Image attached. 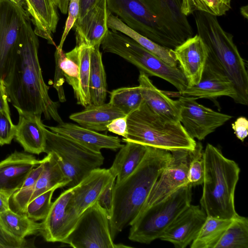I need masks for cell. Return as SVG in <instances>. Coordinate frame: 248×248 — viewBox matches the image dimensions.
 I'll return each mask as SVG.
<instances>
[{
    "mask_svg": "<svg viewBox=\"0 0 248 248\" xmlns=\"http://www.w3.org/2000/svg\"><path fill=\"white\" fill-rule=\"evenodd\" d=\"M108 13L106 0H99L82 18L77 19L74 26L76 45L91 47L100 45L108 30Z\"/></svg>",
    "mask_w": 248,
    "mask_h": 248,
    "instance_id": "cell-18",
    "label": "cell"
},
{
    "mask_svg": "<svg viewBox=\"0 0 248 248\" xmlns=\"http://www.w3.org/2000/svg\"><path fill=\"white\" fill-rule=\"evenodd\" d=\"M27 12V3L26 0H9ZM28 13V12H27Z\"/></svg>",
    "mask_w": 248,
    "mask_h": 248,
    "instance_id": "cell-51",
    "label": "cell"
},
{
    "mask_svg": "<svg viewBox=\"0 0 248 248\" xmlns=\"http://www.w3.org/2000/svg\"><path fill=\"white\" fill-rule=\"evenodd\" d=\"M116 179L109 169L98 168L93 170L75 186L69 204L80 216L87 208L95 203L110 182Z\"/></svg>",
    "mask_w": 248,
    "mask_h": 248,
    "instance_id": "cell-19",
    "label": "cell"
},
{
    "mask_svg": "<svg viewBox=\"0 0 248 248\" xmlns=\"http://www.w3.org/2000/svg\"><path fill=\"white\" fill-rule=\"evenodd\" d=\"M120 149L111 167V173L116 177L115 184L122 181L138 167L144 158L148 146L130 141Z\"/></svg>",
    "mask_w": 248,
    "mask_h": 248,
    "instance_id": "cell-27",
    "label": "cell"
},
{
    "mask_svg": "<svg viewBox=\"0 0 248 248\" xmlns=\"http://www.w3.org/2000/svg\"><path fill=\"white\" fill-rule=\"evenodd\" d=\"M116 179L112 180L103 190L97 199V202L104 208L110 217L112 201V190Z\"/></svg>",
    "mask_w": 248,
    "mask_h": 248,
    "instance_id": "cell-45",
    "label": "cell"
},
{
    "mask_svg": "<svg viewBox=\"0 0 248 248\" xmlns=\"http://www.w3.org/2000/svg\"><path fill=\"white\" fill-rule=\"evenodd\" d=\"M107 24L108 29L118 31L132 38L142 47L157 56L173 67H178V61L173 50L164 47L134 31L109 12Z\"/></svg>",
    "mask_w": 248,
    "mask_h": 248,
    "instance_id": "cell-28",
    "label": "cell"
},
{
    "mask_svg": "<svg viewBox=\"0 0 248 248\" xmlns=\"http://www.w3.org/2000/svg\"><path fill=\"white\" fill-rule=\"evenodd\" d=\"M125 115L108 102L88 106L82 111L71 114L69 118L82 127L98 132L107 131V125L113 120Z\"/></svg>",
    "mask_w": 248,
    "mask_h": 248,
    "instance_id": "cell-26",
    "label": "cell"
},
{
    "mask_svg": "<svg viewBox=\"0 0 248 248\" xmlns=\"http://www.w3.org/2000/svg\"><path fill=\"white\" fill-rule=\"evenodd\" d=\"M0 225L11 235L19 239L40 232L41 223L9 209L0 214Z\"/></svg>",
    "mask_w": 248,
    "mask_h": 248,
    "instance_id": "cell-31",
    "label": "cell"
},
{
    "mask_svg": "<svg viewBox=\"0 0 248 248\" xmlns=\"http://www.w3.org/2000/svg\"><path fill=\"white\" fill-rule=\"evenodd\" d=\"M198 98L215 99L229 96L236 100V92L231 81L207 59L200 82L187 87L180 93Z\"/></svg>",
    "mask_w": 248,
    "mask_h": 248,
    "instance_id": "cell-20",
    "label": "cell"
},
{
    "mask_svg": "<svg viewBox=\"0 0 248 248\" xmlns=\"http://www.w3.org/2000/svg\"><path fill=\"white\" fill-rule=\"evenodd\" d=\"M44 167L43 159L42 162L34 168L28 174L21 188L16 191L10 199V208L14 212L25 214L26 207L33 192L34 187Z\"/></svg>",
    "mask_w": 248,
    "mask_h": 248,
    "instance_id": "cell-36",
    "label": "cell"
},
{
    "mask_svg": "<svg viewBox=\"0 0 248 248\" xmlns=\"http://www.w3.org/2000/svg\"></svg>",
    "mask_w": 248,
    "mask_h": 248,
    "instance_id": "cell-53",
    "label": "cell"
},
{
    "mask_svg": "<svg viewBox=\"0 0 248 248\" xmlns=\"http://www.w3.org/2000/svg\"><path fill=\"white\" fill-rule=\"evenodd\" d=\"M27 12L32 17L35 33L55 45L52 34L59 21L57 7L52 0H26Z\"/></svg>",
    "mask_w": 248,
    "mask_h": 248,
    "instance_id": "cell-25",
    "label": "cell"
},
{
    "mask_svg": "<svg viewBox=\"0 0 248 248\" xmlns=\"http://www.w3.org/2000/svg\"><path fill=\"white\" fill-rule=\"evenodd\" d=\"M45 126L50 131L96 152H101L102 149L116 151L124 145L118 137L101 134L73 123L62 122L56 126Z\"/></svg>",
    "mask_w": 248,
    "mask_h": 248,
    "instance_id": "cell-21",
    "label": "cell"
},
{
    "mask_svg": "<svg viewBox=\"0 0 248 248\" xmlns=\"http://www.w3.org/2000/svg\"><path fill=\"white\" fill-rule=\"evenodd\" d=\"M101 45L105 52L118 55L147 76L157 77L167 81L179 93L188 87L187 79L180 68L169 65L121 32L108 30Z\"/></svg>",
    "mask_w": 248,
    "mask_h": 248,
    "instance_id": "cell-6",
    "label": "cell"
},
{
    "mask_svg": "<svg viewBox=\"0 0 248 248\" xmlns=\"http://www.w3.org/2000/svg\"><path fill=\"white\" fill-rule=\"evenodd\" d=\"M74 188H68L52 202L41 222L39 233L46 241L63 243L76 227L80 216L69 204Z\"/></svg>",
    "mask_w": 248,
    "mask_h": 248,
    "instance_id": "cell-13",
    "label": "cell"
},
{
    "mask_svg": "<svg viewBox=\"0 0 248 248\" xmlns=\"http://www.w3.org/2000/svg\"><path fill=\"white\" fill-rule=\"evenodd\" d=\"M8 101L3 80L0 78V111H10Z\"/></svg>",
    "mask_w": 248,
    "mask_h": 248,
    "instance_id": "cell-48",
    "label": "cell"
},
{
    "mask_svg": "<svg viewBox=\"0 0 248 248\" xmlns=\"http://www.w3.org/2000/svg\"><path fill=\"white\" fill-rule=\"evenodd\" d=\"M18 114L19 121L16 125L14 139L26 152L36 155L44 153L46 142V126L41 120V117Z\"/></svg>",
    "mask_w": 248,
    "mask_h": 248,
    "instance_id": "cell-23",
    "label": "cell"
},
{
    "mask_svg": "<svg viewBox=\"0 0 248 248\" xmlns=\"http://www.w3.org/2000/svg\"><path fill=\"white\" fill-rule=\"evenodd\" d=\"M180 68L186 78L188 87L198 84L208 58V50L202 38L192 36L174 50Z\"/></svg>",
    "mask_w": 248,
    "mask_h": 248,
    "instance_id": "cell-16",
    "label": "cell"
},
{
    "mask_svg": "<svg viewBox=\"0 0 248 248\" xmlns=\"http://www.w3.org/2000/svg\"><path fill=\"white\" fill-rule=\"evenodd\" d=\"M192 186L181 187L136 217L131 224L130 240L149 244L160 238L176 217L191 203Z\"/></svg>",
    "mask_w": 248,
    "mask_h": 248,
    "instance_id": "cell-7",
    "label": "cell"
},
{
    "mask_svg": "<svg viewBox=\"0 0 248 248\" xmlns=\"http://www.w3.org/2000/svg\"><path fill=\"white\" fill-rule=\"evenodd\" d=\"M189 151L181 149L170 151L171 154L170 161L155 181L138 215L150 206L162 201L178 189L188 185Z\"/></svg>",
    "mask_w": 248,
    "mask_h": 248,
    "instance_id": "cell-12",
    "label": "cell"
},
{
    "mask_svg": "<svg viewBox=\"0 0 248 248\" xmlns=\"http://www.w3.org/2000/svg\"><path fill=\"white\" fill-rule=\"evenodd\" d=\"M52 1L62 14L67 13L70 0H52Z\"/></svg>",
    "mask_w": 248,
    "mask_h": 248,
    "instance_id": "cell-50",
    "label": "cell"
},
{
    "mask_svg": "<svg viewBox=\"0 0 248 248\" xmlns=\"http://www.w3.org/2000/svg\"><path fill=\"white\" fill-rule=\"evenodd\" d=\"M79 11V0H70L68 10V15L65 22V28L60 44L56 48L62 49L66 38L78 18Z\"/></svg>",
    "mask_w": 248,
    "mask_h": 248,
    "instance_id": "cell-42",
    "label": "cell"
},
{
    "mask_svg": "<svg viewBox=\"0 0 248 248\" xmlns=\"http://www.w3.org/2000/svg\"><path fill=\"white\" fill-rule=\"evenodd\" d=\"M128 133L123 142L130 141L168 151L193 150L195 140L185 131L180 122L162 117L143 102L137 110L128 115Z\"/></svg>",
    "mask_w": 248,
    "mask_h": 248,
    "instance_id": "cell-5",
    "label": "cell"
},
{
    "mask_svg": "<svg viewBox=\"0 0 248 248\" xmlns=\"http://www.w3.org/2000/svg\"><path fill=\"white\" fill-rule=\"evenodd\" d=\"M215 248H248V218H233Z\"/></svg>",
    "mask_w": 248,
    "mask_h": 248,
    "instance_id": "cell-33",
    "label": "cell"
},
{
    "mask_svg": "<svg viewBox=\"0 0 248 248\" xmlns=\"http://www.w3.org/2000/svg\"><path fill=\"white\" fill-rule=\"evenodd\" d=\"M138 81L144 102L154 112L165 118L180 122L178 100L170 99L158 89L148 76L141 71L140 72Z\"/></svg>",
    "mask_w": 248,
    "mask_h": 248,
    "instance_id": "cell-24",
    "label": "cell"
},
{
    "mask_svg": "<svg viewBox=\"0 0 248 248\" xmlns=\"http://www.w3.org/2000/svg\"><path fill=\"white\" fill-rule=\"evenodd\" d=\"M127 115L113 120L107 125L108 131L125 138L127 135Z\"/></svg>",
    "mask_w": 248,
    "mask_h": 248,
    "instance_id": "cell-44",
    "label": "cell"
},
{
    "mask_svg": "<svg viewBox=\"0 0 248 248\" xmlns=\"http://www.w3.org/2000/svg\"><path fill=\"white\" fill-rule=\"evenodd\" d=\"M197 99L184 96L178 100L179 121L190 137L202 140L232 116L201 105L196 101Z\"/></svg>",
    "mask_w": 248,
    "mask_h": 248,
    "instance_id": "cell-11",
    "label": "cell"
},
{
    "mask_svg": "<svg viewBox=\"0 0 248 248\" xmlns=\"http://www.w3.org/2000/svg\"><path fill=\"white\" fill-rule=\"evenodd\" d=\"M197 33L208 50L207 60L232 82L235 102L248 104V74L245 60L234 44L233 36L225 31L216 16L202 12H194Z\"/></svg>",
    "mask_w": 248,
    "mask_h": 248,
    "instance_id": "cell-3",
    "label": "cell"
},
{
    "mask_svg": "<svg viewBox=\"0 0 248 248\" xmlns=\"http://www.w3.org/2000/svg\"><path fill=\"white\" fill-rule=\"evenodd\" d=\"M232 219L207 217L190 248H215Z\"/></svg>",
    "mask_w": 248,
    "mask_h": 248,
    "instance_id": "cell-32",
    "label": "cell"
},
{
    "mask_svg": "<svg viewBox=\"0 0 248 248\" xmlns=\"http://www.w3.org/2000/svg\"><path fill=\"white\" fill-rule=\"evenodd\" d=\"M100 46L91 47L89 92L91 105H100L105 103L108 91L106 74L99 49Z\"/></svg>",
    "mask_w": 248,
    "mask_h": 248,
    "instance_id": "cell-29",
    "label": "cell"
},
{
    "mask_svg": "<svg viewBox=\"0 0 248 248\" xmlns=\"http://www.w3.org/2000/svg\"><path fill=\"white\" fill-rule=\"evenodd\" d=\"M162 24L181 44L193 36L192 27L181 10V0H146Z\"/></svg>",
    "mask_w": 248,
    "mask_h": 248,
    "instance_id": "cell-22",
    "label": "cell"
},
{
    "mask_svg": "<svg viewBox=\"0 0 248 248\" xmlns=\"http://www.w3.org/2000/svg\"><path fill=\"white\" fill-rule=\"evenodd\" d=\"M46 142L44 153H53L58 162L69 163L89 171L100 168L104 157L96 152L46 127Z\"/></svg>",
    "mask_w": 248,
    "mask_h": 248,
    "instance_id": "cell-14",
    "label": "cell"
},
{
    "mask_svg": "<svg viewBox=\"0 0 248 248\" xmlns=\"http://www.w3.org/2000/svg\"><path fill=\"white\" fill-rule=\"evenodd\" d=\"M234 134L241 141H243L248 135V121L246 117H238L232 124Z\"/></svg>",
    "mask_w": 248,
    "mask_h": 248,
    "instance_id": "cell-46",
    "label": "cell"
},
{
    "mask_svg": "<svg viewBox=\"0 0 248 248\" xmlns=\"http://www.w3.org/2000/svg\"><path fill=\"white\" fill-rule=\"evenodd\" d=\"M15 132L16 125L12 121L10 111H0V145L10 144Z\"/></svg>",
    "mask_w": 248,
    "mask_h": 248,
    "instance_id": "cell-41",
    "label": "cell"
},
{
    "mask_svg": "<svg viewBox=\"0 0 248 248\" xmlns=\"http://www.w3.org/2000/svg\"><path fill=\"white\" fill-rule=\"evenodd\" d=\"M10 198L11 196L0 192V214L10 209Z\"/></svg>",
    "mask_w": 248,
    "mask_h": 248,
    "instance_id": "cell-49",
    "label": "cell"
},
{
    "mask_svg": "<svg viewBox=\"0 0 248 248\" xmlns=\"http://www.w3.org/2000/svg\"><path fill=\"white\" fill-rule=\"evenodd\" d=\"M55 63L62 69L66 81L72 86L75 96L78 91L79 64L78 47L77 46L68 52L56 48L55 52Z\"/></svg>",
    "mask_w": 248,
    "mask_h": 248,
    "instance_id": "cell-34",
    "label": "cell"
},
{
    "mask_svg": "<svg viewBox=\"0 0 248 248\" xmlns=\"http://www.w3.org/2000/svg\"><path fill=\"white\" fill-rule=\"evenodd\" d=\"M230 0H181V10L187 16L202 12L217 16L224 15L231 9Z\"/></svg>",
    "mask_w": 248,
    "mask_h": 248,
    "instance_id": "cell-38",
    "label": "cell"
},
{
    "mask_svg": "<svg viewBox=\"0 0 248 248\" xmlns=\"http://www.w3.org/2000/svg\"><path fill=\"white\" fill-rule=\"evenodd\" d=\"M43 160V170L36 182L29 202L50 189L66 186L70 182L53 153L47 154Z\"/></svg>",
    "mask_w": 248,
    "mask_h": 248,
    "instance_id": "cell-30",
    "label": "cell"
},
{
    "mask_svg": "<svg viewBox=\"0 0 248 248\" xmlns=\"http://www.w3.org/2000/svg\"><path fill=\"white\" fill-rule=\"evenodd\" d=\"M143 102L139 86L120 88L110 93L109 103L127 116L139 108Z\"/></svg>",
    "mask_w": 248,
    "mask_h": 248,
    "instance_id": "cell-35",
    "label": "cell"
},
{
    "mask_svg": "<svg viewBox=\"0 0 248 248\" xmlns=\"http://www.w3.org/2000/svg\"><path fill=\"white\" fill-rule=\"evenodd\" d=\"M108 11L129 28L172 50L181 44L152 11L146 0H106Z\"/></svg>",
    "mask_w": 248,
    "mask_h": 248,
    "instance_id": "cell-8",
    "label": "cell"
},
{
    "mask_svg": "<svg viewBox=\"0 0 248 248\" xmlns=\"http://www.w3.org/2000/svg\"><path fill=\"white\" fill-rule=\"evenodd\" d=\"M39 41L30 17L23 23L18 48L3 79L8 100L18 113L35 115L57 123L62 121L59 104L49 96L38 59Z\"/></svg>",
    "mask_w": 248,
    "mask_h": 248,
    "instance_id": "cell-1",
    "label": "cell"
},
{
    "mask_svg": "<svg viewBox=\"0 0 248 248\" xmlns=\"http://www.w3.org/2000/svg\"><path fill=\"white\" fill-rule=\"evenodd\" d=\"M57 188L50 189L29 202L25 209L26 216L36 221L45 219L51 207L53 193Z\"/></svg>",
    "mask_w": 248,
    "mask_h": 248,
    "instance_id": "cell-40",
    "label": "cell"
},
{
    "mask_svg": "<svg viewBox=\"0 0 248 248\" xmlns=\"http://www.w3.org/2000/svg\"><path fill=\"white\" fill-rule=\"evenodd\" d=\"M28 13L9 0H0V78L7 74L17 51Z\"/></svg>",
    "mask_w": 248,
    "mask_h": 248,
    "instance_id": "cell-10",
    "label": "cell"
},
{
    "mask_svg": "<svg viewBox=\"0 0 248 248\" xmlns=\"http://www.w3.org/2000/svg\"><path fill=\"white\" fill-rule=\"evenodd\" d=\"M26 239H17L9 233L0 224V248L34 247Z\"/></svg>",
    "mask_w": 248,
    "mask_h": 248,
    "instance_id": "cell-43",
    "label": "cell"
},
{
    "mask_svg": "<svg viewBox=\"0 0 248 248\" xmlns=\"http://www.w3.org/2000/svg\"><path fill=\"white\" fill-rule=\"evenodd\" d=\"M204 163L203 147L196 143L195 148L189 151V162L187 174L188 184L192 187L202 185L204 179Z\"/></svg>",
    "mask_w": 248,
    "mask_h": 248,
    "instance_id": "cell-39",
    "label": "cell"
},
{
    "mask_svg": "<svg viewBox=\"0 0 248 248\" xmlns=\"http://www.w3.org/2000/svg\"><path fill=\"white\" fill-rule=\"evenodd\" d=\"M171 158L170 151L148 146L144 158L135 170L119 183H115L110 215V233L113 240L137 217Z\"/></svg>",
    "mask_w": 248,
    "mask_h": 248,
    "instance_id": "cell-2",
    "label": "cell"
},
{
    "mask_svg": "<svg viewBox=\"0 0 248 248\" xmlns=\"http://www.w3.org/2000/svg\"><path fill=\"white\" fill-rule=\"evenodd\" d=\"M206 217L202 208L190 204L168 226L159 239L171 243L176 248H185L196 238Z\"/></svg>",
    "mask_w": 248,
    "mask_h": 248,
    "instance_id": "cell-15",
    "label": "cell"
},
{
    "mask_svg": "<svg viewBox=\"0 0 248 248\" xmlns=\"http://www.w3.org/2000/svg\"><path fill=\"white\" fill-rule=\"evenodd\" d=\"M78 47L79 86L75 96L77 103L85 108L90 105L89 78L90 73L91 47L81 45Z\"/></svg>",
    "mask_w": 248,
    "mask_h": 248,
    "instance_id": "cell-37",
    "label": "cell"
},
{
    "mask_svg": "<svg viewBox=\"0 0 248 248\" xmlns=\"http://www.w3.org/2000/svg\"><path fill=\"white\" fill-rule=\"evenodd\" d=\"M74 248H121L115 244L110 229V217L96 202L80 215L73 231L64 241Z\"/></svg>",
    "mask_w": 248,
    "mask_h": 248,
    "instance_id": "cell-9",
    "label": "cell"
},
{
    "mask_svg": "<svg viewBox=\"0 0 248 248\" xmlns=\"http://www.w3.org/2000/svg\"><path fill=\"white\" fill-rule=\"evenodd\" d=\"M31 155L15 151L0 162V192L11 196L22 186L31 171L39 165Z\"/></svg>",
    "mask_w": 248,
    "mask_h": 248,
    "instance_id": "cell-17",
    "label": "cell"
},
{
    "mask_svg": "<svg viewBox=\"0 0 248 248\" xmlns=\"http://www.w3.org/2000/svg\"><path fill=\"white\" fill-rule=\"evenodd\" d=\"M204 174L201 208L207 217L232 219L238 214L234 206V192L240 169L233 160L208 143L203 151Z\"/></svg>",
    "mask_w": 248,
    "mask_h": 248,
    "instance_id": "cell-4",
    "label": "cell"
},
{
    "mask_svg": "<svg viewBox=\"0 0 248 248\" xmlns=\"http://www.w3.org/2000/svg\"><path fill=\"white\" fill-rule=\"evenodd\" d=\"M248 5L242 6L240 8V13L242 16L246 19L248 18Z\"/></svg>",
    "mask_w": 248,
    "mask_h": 248,
    "instance_id": "cell-52",
    "label": "cell"
},
{
    "mask_svg": "<svg viewBox=\"0 0 248 248\" xmlns=\"http://www.w3.org/2000/svg\"><path fill=\"white\" fill-rule=\"evenodd\" d=\"M99 0H79V11L77 19L82 18Z\"/></svg>",
    "mask_w": 248,
    "mask_h": 248,
    "instance_id": "cell-47",
    "label": "cell"
}]
</instances>
